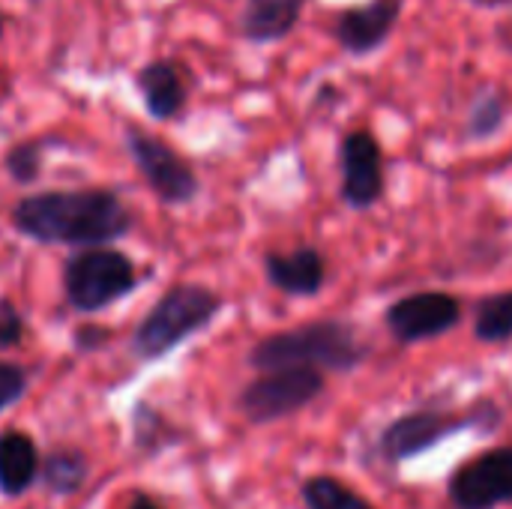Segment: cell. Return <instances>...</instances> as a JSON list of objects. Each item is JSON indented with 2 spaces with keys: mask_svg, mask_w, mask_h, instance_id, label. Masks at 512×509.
<instances>
[{
  "mask_svg": "<svg viewBox=\"0 0 512 509\" xmlns=\"http://www.w3.org/2000/svg\"><path fill=\"white\" fill-rule=\"evenodd\" d=\"M324 393V372L318 369H276L261 372L252 384L240 390V411L249 423L267 426L300 414Z\"/></svg>",
  "mask_w": 512,
  "mask_h": 509,
  "instance_id": "5",
  "label": "cell"
},
{
  "mask_svg": "<svg viewBox=\"0 0 512 509\" xmlns=\"http://www.w3.org/2000/svg\"><path fill=\"white\" fill-rule=\"evenodd\" d=\"M42 471V483L48 492L54 495H75L84 480H87V459L78 450H54L45 456Z\"/></svg>",
  "mask_w": 512,
  "mask_h": 509,
  "instance_id": "18",
  "label": "cell"
},
{
  "mask_svg": "<svg viewBox=\"0 0 512 509\" xmlns=\"http://www.w3.org/2000/svg\"><path fill=\"white\" fill-rule=\"evenodd\" d=\"M12 225L45 246L99 249L132 228L126 204L108 189L36 192L12 207Z\"/></svg>",
  "mask_w": 512,
  "mask_h": 509,
  "instance_id": "1",
  "label": "cell"
},
{
  "mask_svg": "<svg viewBox=\"0 0 512 509\" xmlns=\"http://www.w3.org/2000/svg\"><path fill=\"white\" fill-rule=\"evenodd\" d=\"M3 33H6V15L0 12V39H3Z\"/></svg>",
  "mask_w": 512,
  "mask_h": 509,
  "instance_id": "24",
  "label": "cell"
},
{
  "mask_svg": "<svg viewBox=\"0 0 512 509\" xmlns=\"http://www.w3.org/2000/svg\"><path fill=\"white\" fill-rule=\"evenodd\" d=\"M405 12V0H366L345 6L333 21V39L351 57H366L384 48Z\"/></svg>",
  "mask_w": 512,
  "mask_h": 509,
  "instance_id": "11",
  "label": "cell"
},
{
  "mask_svg": "<svg viewBox=\"0 0 512 509\" xmlns=\"http://www.w3.org/2000/svg\"><path fill=\"white\" fill-rule=\"evenodd\" d=\"M474 336L486 345H504L512 339V291L483 297L474 312Z\"/></svg>",
  "mask_w": 512,
  "mask_h": 509,
  "instance_id": "17",
  "label": "cell"
},
{
  "mask_svg": "<svg viewBox=\"0 0 512 509\" xmlns=\"http://www.w3.org/2000/svg\"><path fill=\"white\" fill-rule=\"evenodd\" d=\"M306 0H246L240 9V36L252 45H270L291 36L303 18Z\"/></svg>",
  "mask_w": 512,
  "mask_h": 509,
  "instance_id": "14",
  "label": "cell"
},
{
  "mask_svg": "<svg viewBox=\"0 0 512 509\" xmlns=\"http://www.w3.org/2000/svg\"><path fill=\"white\" fill-rule=\"evenodd\" d=\"M504 123H507V96L498 87H483L468 108L465 135L471 141H483L501 132Z\"/></svg>",
  "mask_w": 512,
  "mask_h": 509,
  "instance_id": "19",
  "label": "cell"
},
{
  "mask_svg": "<svg viewBox=\"0 0 512 509\" xmlns=\"http://www.w3.org/2000/svg\"><path fill=\"white\" fill-rule=\"evenodd\" d=\"M339 195L351 210H369L384 195V150L369 129H354L339 141Z\"/></svg>",
  "mask_w": 512,
  "mask_h": 509,
  "instance_id": "10",
  "label": "cell"
},
{
  "mask_svg": "<svg viewBox=\"0 0 512 509\" xmlns=\"http://www.w3.org/2000/svg\"><path fill=\"white\" fill-rule=\"evenodd\" d=\"M135 84L153 120H174L186 108L189 87L183 69L174 60H150L135 75Z\"/></svg>",
  "mask_w": 512,
  "mask_h": 509,
  "instance_id": "13",
  "label": "cell"
},
{
  "mask_svg": "<svg viewBox=\"0 0 512 509\" xmlns=\"http://www.w3.org/2000/svg\"><path fill=\"white\" fill-rule=\"evenodd\" d=\"M222 309V297L204 285H174L138 324L132 351L138 360L153 363L204 330Z\"/></svg>",
  "mask_w": 512,
  "mask_h": 509,
  "instance_id": "3",
  "label": "cell"
},
{
  "mask_svg": "<svg viewBox=\"0 0 512 509\" xmlns=\"http://www.w3.org/2000/svg\"><path fill=\"white\" fill-rule=\"evenodd\" d=\"M24 336V318L12 300H0V348H15Z\"/></svg>",
  "mask_w": 512,
  "mask_h": 509,
  "instance_id": "22",
  "label": "cell"
},
{
  "mask_svg": "<svg viewBox=\"0 0 512 509\" xmlns=\"http://www.w3.org/2000/svg\"><path fill=\"white\" fill-rule=\"evenodd\" d=\"M135 264L120 249H84L63 267V291L78 312H99L135 288Z\"/></svg>",
  "mask_w": 512,
  "mask_h": 509,
  "instance_id": "4",
  "label": "cell"
},
{
  "mask_svg": "<svg viewBox=\"0 0 512 509\" xmlns=\"http://www.w3.org/2000/svg\"><path fill=\"white\" fill-rule=\"evenodd\" d=\"M39 168H42V144L39 141H21L6 153V171L15 183L36 180Z\"/></svg>",
  "mask_w": 512,
  "mask_h": 509,
  "instance_id": "20",
  "label": "cell"
},
{
  "mask_svg": "<svg viewBox=\"0 0 512 509\" xmlns=\"http://www.w3.org/2000/svg\"><path fill=\"white\" fill-rule=\"evenodd\" d=\"M39 477V450L24 432L0 435V492L6 498L24 495Z\"/></svg>",
  "mask_w": 512,
  "mask_h": 509,
  "instance_id": "15",
  "label": "cell"
},
{
  "mask_svg": "<svg viewBox=\"0 0 512 509\" xmlns=\"http://www.w3.org/2000/svg\"><path fill=\"white\" fill-rule=\"evenodd\" d=\"M477 417H462L450 411H411L387 423L378 435V453L390 465H402L438 447L441 441L471 429Z\"/></svg>",
  "mask_w": 512,
  "mask_h": 509,
  "instance_id": "7",
  "label": "cell"
},
{
  "mask_svg": "<svg viewBox=\"0 0 512 509\" xmlns=\"http://www.w3.org/2000/svg\"><path fill=\"white\" fill-rule=\"evenodd\" d=\"M306 509H375L357 489L330 474H315L300 486Z\"/></svg>",
  "mask_w": 512,
  "mask_h": 509,
  "instance_id": "16",
  "label": "cell"
},
{
  "mask_svg": "<svg viewBox=\"0 0 512 509\" xmlns=\"http://www.w3.org/2000/svg\"><path fill=\"white\" fill-rule=\"evenodd\" d=\"M366 345L345 321H312L273 336H264L249 351V366L258 372L276 369H318L351 372L366 360Z\"/></svg>",
  "mask_w": 512,
  "mask_h": 509,
  "instance_id": "2",
  "label": "cell"
},
{
  "mask_svg": "<svg viewBox=\"0 0 512 509\" xmlns=\"http://www.w3.org/2000/svg\"><path fill=\"white\" fill-rule=\"evenodd\" d=\"M264 273L273 288L291 297H315L327 282V258L315 246L294 252H267Z\"/></svg>",
  "mask_w": 512,
  "mask_h": 509,
  "instance_id": "12",
  "label": "cell"
},
{
  "mask_svg": "<svg viewBox=\"0 0 512 509\" xmlns=\"http://www.w3.org/2000/svg\"><path fill=\"white\" fill-rule=\"evenodd\" d=\"M447 495L456 509H498L512 504V447H495L450 477Z\"/></svg>",
  "mask_w": 512,
  "mask_h": 509,
  "instance_id": "9",
  "label": "cell"
},
{
  "mask_svg": "<svg viewBox=\"0 0 512 509\" xmlns=\"http://www.w3.org/2000/svg\"><path fill=\"white\" fill-rule=\"evenodd\" d=\"M126 147L138 171L144 174L147 186L156 192L165 204H189L198 195V177L195 168L162 138L129 126L126 129Z\"/></svg>",
  "mask_w": 512,
  "mask_h": 509,
  "instance_id": "6",
  "label": "cell"
},
{
  "mask_svg": "<svg viewBox=\"0 0 512 509\" xmlns=\"http://www.w3.org/2000/svg\"><path fill=\"white\" fill-rule=\"evenodd\" d=\"M27 390V375L12 366V363H0V411L15 405Z\"/></svg>",
  "mask_w": 512,
  "mask_h": 509,
  "instance_id": "21",
  "label": "cell"
},
{
  "mask_svg": "<svg viewBox=\"0 0 512 509\" xmlns=\"http://www.w3.org/2000/svg\"><path fill=\"white\" fill-rule=\"evenodd\" d=\"M510 48H512V42H510Z\"/></svg>",
  "mask_w": 512,
  "mask_h": 509,
  "instance_id": "25",
  "label": "cell"
},
{
  "mask_svg": "<svg viewBox=\"0 0 512 509\" xmlns=\"http://www.w3.org/2000/svg\"><path fill=\"white\" fill-rule=\"evenodd\" d=\"M462 321V303L447 291H417L384 312V324L402 345H417L456 330Z\"/></svg>",
  "mask_w": 512,
  "mask_h": 509,
  "instance_id": "8",
  "label": "cell"
},
{
  "mask_svg": "<svg viewBox=\"0 0 512 509\" xmlns=\"http://www.w3.org/2000/svg\"><path fill=\"white\" fill-rule=\"evenodd\" d=\"M129 509H159V507H156V504H153V501H150L147 495H138V498L132 501V507H129Z\"/></svg>",
  "mask_w": 512,
  "mask_h": 509,
  "instance_id": "23",
  "label": "cell"
}]
</instances>
